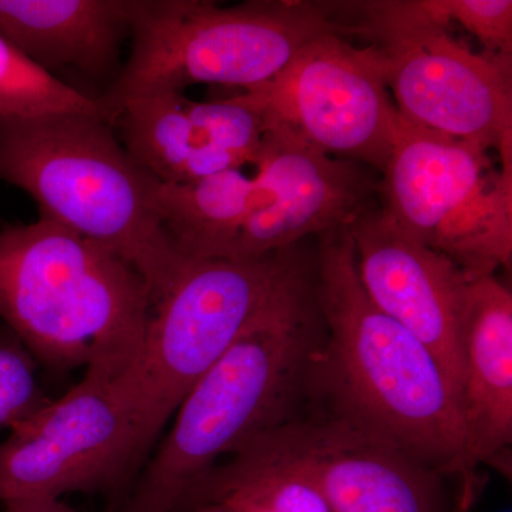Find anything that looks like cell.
Masks as SVG:
<instances>
[{
    "instance_id": "obj_1",
    "label": "cell",
    "mask_w": 512,
    "mask_h": 512,
    "mask_svg": "<svg viewBox=\"0 0 512 512\" xmlns=\"http://www.w3.org/2000/svg\"><path fill=\"white\" fill-rule=\"evenodd\" d=\"M316 286L325 339L306 404L476 487L460 399L433 353L367 296L348 227L316 237Z\"/></svg>"
},
{
    "instance_id": "obj_2",
    "label": "cell",
    "mask_w": 512,
    "mask_h": 512,
    "mask_svg": "<svg viewBox=\"0 0 512 512\" xmlns=\"http://www.w3.org/2000/svg\"><path fill=\"white\" fill-rule=\"evenodd\" d=\"M323 339L315 254L192 386L120 512H177L222 458L298 413Z\"/></svg>"
},
{
    "instance_id": "obj_3",
    "label": "cell",
    "mask_w": 512,
    "mask_h": 512,
    "mask_svg": "<svg viewBox=\"0 0 512 512\" xmlns=\"http://www.w3.org/2000/svg\"><path fill=\"white\" fill-rule=\"evenodd\" d=\"M151 306L133 266L49 218L0 231V319L43 365L116 382L143 345Z\"/></svg>"
},
{
    "instance_id": "obj_4",
    "label": "cell",
    "mask_w": 512,
    "mask_h": 512,
    "mask_svg": "<svg viewBox=\"0 0 512 512\" xmlns=\"http://www.w3.org/2000/svg\"><path fill=\"white\" fill-rule=\"evenodd\" d=\"M0 181L28 192L40 217L133 266L146 279L151 303L188 261L161 227L160 181L128 154L99 114L0 117Z\"/></svg>"
},
{
    "instance_id": "obj_5",
    "label": "cell",
    "mask_w": 512,
    "mask_h": 512,
    "mask_svg": "<svg viewBox=\"0 0 512 512\" xmlns=\"http://www.w3.org/2000/svg\"><path fill=\"white\" fill-rule=\"evenodd\" d=\"M325 33H343L329 2L131 0L130 56L97 97L100 116L113 126L133 101L195 84L254 89Z\"/></svg>"
},
{
    "instance_id": "obj_6",
    "label": "cell",
    "mask_w": 512,
    "mask_h": 512,
    "mask_svg": "<svg viewBox=\"0 0 512 512\" xmlns=\"http://www.w3.org/2000/svg\"><path fill=\"white\" fill-rule=\"evenodd\" d=\"M309 245L258 258L187 261L153 303L143 345L116 380L144 460L192 386L311 262L316 239Z\"/></svg>"
},
{
    "instance_id": "obj_7",
    "label": "cell",
    "mask_w": 512,
    "mask_h": 512,
    "mask_svg": "<svg viewBox=\"0 0 512 512\" xmlns=\"http://www.w3.org/2000/svg\"><path fill=\"white\" fill-rule=\"evenodd\" d=\"M345 37L372 40L402 119L497 150L512 167L511 63L476 53L423 0L330 2Z\"/></svg>"
},
{
    "instance_id": "obj_8",
    "label": "cell",
    "mask_w": 512,
    "mask_h": 512,
    "mask_svg": "<svg viewBox=\"0 0 512 512\" xmlns=\"http://www.w3.org/2000/svg\"><path fill=\"white\" fill-rule=\"evenodd\" d=\"M487 148L409 123L379 180L380 207L397 227L471 279L511 268L512 168Z\"/></svg>"
},
{
    "instance_id": "obj_9",
    "label": "cell",
    "mask_w": 512,
    "mask_h": 512,
    "mask_svg": "<svg viewBox=\"0 0 512 512\" xmlns=\"http://www.w3.org/2000/svg\"><path fill=\"white\" fill-rule=\"evenodd\" d=\"M266 128L281 126L322 153L382 174L400 116L372 46L339 33L316 37L268 82L234 97Z\"/></svg>"
},
{
    "instance_id": "obj_10",
    "label": "cell",
    "mask_w": 512,
    "mask_h": 512,
    "mask_svg": "<svg viewBox=\"0 0 512 512\" xmlns=\"http://www.w3.org/2000/svg\"><path fill=\"white\" fill-rule=\"evenodd\" d=\"M143 461L136 420L116 382L84 375L0 443V503L106 490Z\"/></svg>"
},
{
    "instance_id": "obj_11",
    "label": "cell",
    "mask_w": 512,
    "mask_h": 512,
    "mask_svg": "<svg viewBox=\"0 0 512 512\" xmlns=\"http://www.w3.org/2000/svg\"><path fill=\"white\" fill-rule=\"evenodd\" d=\"M231 457L303 478L333 512L450 511L443 476L306 403Z\"/></svg>"
},
{
    "instance_id": "obj_12",
    "label": "cell",
    "mask_w": 512,
    "mask_h": 512,
    "mask_svg": "<svg viewBox=\"0 0 512 512\" xmlns=\"http://www.w3.org/2000/svg\"><path fill=\"white\" fill-rule=\"evenodd\" d=\"M254 208L229 259L258 258L348 227L375 207L372 168L322 153L281 126L266 128Z\"/></svg>"
},
{
    "instance_id": "obj_13",
    "label": "cell",
    "mask_w": 512,
    "mask_h": 512,
    "mask_svg": "<svg viewBox=\"0 0 512 512\" xmlns=\"http://www.w3.org/2000/svg\"><path fill=\"white\" fill-rule=\"evenodd\" d=\"M348 229L367 296L433 353L460 399L464 311L473 279L407 235L380 205L362 212Z\"/></svg>"
},
{
    "instance_id": "obj_14",
    "label": "cell",
    "mask_w": 512,
    "mask_h": 512,
    "mask_svg": "<svg viewBox=\"0 0 512 512\" xmlns=\"http://www.w3.org/2000/svg\"><path fill=\"white\" fill-rule=\"evenodd\" d=\"M461 419L471 476L512 443V293L495 275L468 286L463 322Z\"/></svg>"
},
{
    "instance_id": "obj_15",
    "label": "cell",
    "mask_w": 512,
    "mask_h": 512,
    "mask_svg": "<svg viewBox=\"0 0 512 512\" xmlns=\"http://www.w3.org/2000/svg\"><path fill=\"white\" fill-rule=\"evenodd\" d=\"M130 20L131 0H0V37L56 79L116 72Z\"/></svg>"
},
{
    "instance_id": "obj_16",
    "label": "cell",
    "mask_w": 512,
    "mask_h": 512,
    "mask_svg": "<svg viewBox=\"0 0 512 512\" xmlns=\"http://www.w3.org/2000/svg\"><path fill=\"white\" fill-rule=\"evenodd\" d=\"M123 146L161 184H184L241 170L215 141L207 103L170 93L133 101L114 121Z\"/></svg>"
},
{
    "instance_id": "obj_17",
    "label": "cell",
    "mask_w": 512,
    "mask_h": 512,
    "mask_svg": "<svg viewBox=\"0 0 512 512\" xmlns=\"http://www.w3.org/2000/svg\"><path fill=\"white\" fill-rule=\"evenodd\" d=\"M255 178L228 170L184 184H161L157 205L165 237L188 261L228 258L254 208Z\"/></svg>"
},
{
    "instance_id": "obj_18",
    "label": "cell",
    "mask_w": 512,
    "mask_h": 512,
    "mask_svg": "<svg viewBox=\"0 0 512 512\" xmlns=\"http://www.w3.org/2000/svg\"><path fill=\"white\" fill-rule=\"evenodd\" d=\"M205 503L224 505L229 512H333L303 478L241 457L218 464L187 495L178 511Z\"/></svg>"
},
{
    "instance_id": "obj_19",
    "label": "cell",
    "mask_w": 512,
    "mask_h": 512,
    "mask_svg": "<svg viewBox=\"0 0 512 512\" xmlns=\"http://www.w3.org/2000/svg\"><path fill=\"white\" fill-rule=\"evenodd\" d=\"M53 113L100 116L93 97L43 72L0 37V117L26 119Z\"/></svg>"
},
{
    "instance_id": "obj_20",
    "label": "cell",
    "mask_w": 512,
    "mask_h": 512,
    "mask_svg": "<svg viewBox=\"0 0 512 512\" xmlns=\"http://www.w3.org/2000/svg\"><path fill=\"white\" fill-rule=\"evenodd\" d=\"M437 22L457 23L483 43L487 55L511 63V0H423Z\"/></svg>"
},
{
    "instance_id": "obj_21",
    "label": "cell",
    "mask_w": 512,
    "mask_h": 512,
    "mask_svg": "<svg viewBox=\"0 0 512 512\" xmlns=\"http://www.w3.org/2000/svg\"><path fill=\"white\" fill-rule=\"evenodd\" d=\"M18 339L0 342V430L12 429L47 402L36 366Z\"/></svg>"
},
{
    "instance_id": "obj_22",
    "label": "cell",
    "mask_w": 512,
    "mask_h": 512,
    "mask_svg": "<svg viewBox=\"0 0 512 512\" xmlns=\"http://www.w3.org/2000/svg\"><path fill=\"white\" fill-rule=\"evenodd\" d=\"M5 505V512H74L63 500H13Z\"/></svg>"
},
{
    "instance_id": "obj_23",
    "label": "cell",
    "mask_w": 512,
    "mask_h": 512,
    "mask_svg": "<svg viewBox=\"0 0 512 512\" xmlns=\"http://www.w3.org/2000/svg\"><path fill=\"white\" fill-rule=\"evenodd\" d=\"M178 512H229L224 505L217 503H205L192 505V507L184 508V510Z\"/></svg>"
},
{
    "instance_id": "obj_24",
    "label": "cell",
    "mask_w": 512,
    "mask_h": 512,
    "mask_svg": "<svg viewBox=\"0 0 512 512\" xmlns=\"http://www.w3.org/2000/svg\"><path fill=\"white\" fill-rule=\"evenodd\" d=\"M474 495L463 493L461 500L458 501L457 507L448 512H471V505H473Z\"/></svg>"
}]
</instances>
